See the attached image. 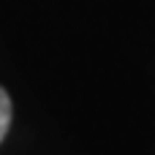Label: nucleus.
I'll list each match as a JSON object with an SVG mask.
<instances>
[{
	"label": "nucleus",
	"mask_w": 155,
	"mask_h": 155,
	"mask_svg": "<svg viewBox=\"0 0 155 155\" xmlns=\"http://www.w3.org/2000/svg\"><path fill=\"white\" fill-rule=\"evenodd\" d=\"M8 125H11V98H8V93L0 87V142H3V136H5V131H8Z\"/></svg>",
	"instance_id": "obj_1"
}]
</instances>
